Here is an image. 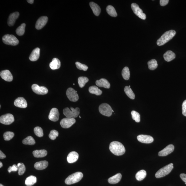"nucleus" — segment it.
<instances>
[{"instance_id":"nucleus-1","label":"nucleus","mask_w":186,"mask_h":186,"mask_svg":"<svg viewBox=\"0 0 186 186\" xmlns=\"http://www.w3.org/2000/svg\"><path fill=\"white\" fill-rule=\"evenodd\" d=\"M109 149L111 153L116 155H123L125 153L126 149L121 143L118 141H113L110 144Z\"/></svg>"},{"instance_id":"nucleus-2","label":"nucleus","mask_w":186,"mask_h":186,"mask_svg":"<svg viewBox=\"0 0 186 186\" xmlns=\"http://www.w3.org/2000/svg\"><path fill=\"white\" fill-rule=\"evenodd\" d=\"M176 32L174 30H172L166 31L161 36L157 41V45L158 46L163 45L170 40L172 39L176 34Z\"/></svg>"},{"instance_id":"nucleus-3","label":"nucleus","mask_w":186,"mask_h":186,"mask_svg":"<svg viewBox=\"0 0 186 186\" xmlns=\"http://www.w3.org/2000/svg\"><path fill=\"white\" fill-rule=\"evenodd\" d=\"M83 177V174L81 172H77L69 175L65 179V183L67 185H71L79 182Z\"/></svg>"},{"instance_id":"nucleus-4","label":"nucleus","mask_w":186,"mask_h":186,"mask_svg":"<svg viewBox=\"0 0 186 186\" xmlns=\"http://www.w3.org/2000/svg\"><path fill=\"white\" fill-rule=\"evenodd\" d=\"M80 110L79 108L75 109L70 107V109L66 108L63 110V113L68 118H77L80 114Z\"/></svg>"},{"instance_id":"nucleus-5","label":"nucleus","mask_w":186,"mask_h":186,"mask_svg":"<svg viewBox=\"0 0 186 186\" xmlns=\"http://www.w3.org/2000/svg\"><path fill=\"white\" fill-rule=\"evenodd\" d=\"M173 163H170L160 169L155 174L156 177L157 178H161L169 174L173 169Z\"/></svg>"},{"instance_id":"nucleus-6","label":"nucleus","mask_w":186,"mask_h":186,"mask_svg":"<svg viewBox=\"0 0 186 186\" xmlns=\"http://www.w3.org/2000/svg\"><path fill=\"white\" fill-rule=\"evenodd\" d=\"M3 43L6 45L16 46L19 44L18 40L13 35L7 34L2 38Z\"/></svg>"},{"instance_id":"nucleus-7","label":"nucleus","mask_w":186,"mask_h":186,"mask_svg":"<svg viewBox=\"0 0 186 186\" xmlns=\"http://www.w3.org/2000/svg\"><path fill=\"white\" fill-rule=\"evenodd\" d=\"M99 110L101 114L107 117L111 116L113 112L111 107L106 103L101 104L99 107Z\"/></svg>"},{"instance_id":"nucleus-8","label":"nucleus","mask_w":186,"mask_h":186,"mask_svg":"<svg viewBox=\"0 0 186 186\" xmlns=\"http://www.w3.org/2000/svg\"><path fill=\"white\" fill-rule=\"evenodd\" d=\"M131 7L133 11L136 15L143 20H145L146 18V16L145 13H143L142 10L140 8L138 4L133 3L131 5Z\"/></svg>"},{"instance_id":"nucleus-9","label":"nucleus","mask_w":186,"mask_h":186,"mask_svg":"<svg viewBox=\"0 0 186 186\" xmlns=\"http://www.w3.org/2000/svg\"><path fill=\"white\" fill-rule=\"evenodd\" d=\"M66 95L69 100L72 102H76L79 99L77 91L73 88H70L67 90Z\"/></svg>"},{"instance_id":"nucleus-10","label":"nucleus","mask_w":186,"mask_h":186,"mask_svg":"<svg viewBox=\"0 0 186 186\" xmlns=\"http://www.w3.org/2000/svg\"><path fill=\"white\" fill-rule=\"evenodd\" d=\"M14 116L10 113L2 115L0 117L1 123L5 125L11 124L14 122Z\"/></svg>"},{"instance_id":"nucleus-11","label":"nucleus","mask_w":186,"mask_h":186,"mask_svg":"<svg viewBox=\"0 0 186 186\" xmlns=\"http://www.w3.org/2000/svg\"><path fill=\"white\" fill-rule=\"evenodd\" d=\"M33 91L36 94L39 95L47 94L48 91L47 88L43 86H39L37 84H33L31 86Z\"/></svg>"},{"instance_id":"nucleus-12","label":"nucleus","mask_w":186,"mask_h":186,"mask_svg":"<svg viewBox=\"0 0 186 186\" xmlns=\"http://www.w3.org/2000/svg\"><path fill=\"white\" fill-rule=\"evenodd\" d=\"M76 120L75 118H63L60 122L61 126L63 128H70L73 124L75 123Z\"/></svg>"},{"instance_id":"nucleus-13","label":"nucleus","mask_w":186,"mask_h":186,"mask_svg":"<svg viewBox=\"0 0 186 186\" xmlns=\"http://www.w3.org/2000/svg\"><path fill=\"white\" fill-rule=\"evenodd\" d=\"M48 21V18L46 16H42L38 20L35 25L36 28L40 30L43 28L46 24Z\"/></svg>"},{"instance_id":"nucleus-14","label":"nucleus","mask_w":186,"mask_h":186,"mask_svg":"<svg viewBox=\"0 0 186 186\" xmlns=\"http://www.w3.org/2000/svg\"><path fill=\"white\" fill-rule=\"evenodd\" d=\"M137 138L139 142L144 143H150L154 141L153 137L147 135H139Z\"/></svg>"},{"instance_id":"nucleus-15","label":"nucleus","mask_w":186,"mask_h":186,"mask_svg":"<svg viewBox=\"0 0 186 186\" xmlns=\"http://www.w3.org/2000/svg\"><path fill=\"white\" fill-rule=\"evenodd\" d=\"M59 113L58 110L56 108H52L48 116L49 119L52 121L56 122L58 121L59 119Z\"/></svg>"},{"instance_id":"nucleus-16","label":"nucleus","mask_w":186,"mask_h":186,"mask_svg":"<svg viewBox=\"0 0 186 186\" xmlns=\"http://www.w3.org/2000/svg\"><path fill=\"white\" fill-rule=\"evenodd\" d=\"M174 146L172 145H169L162 150L158 153V155L160 156H166L174 151Z\"/></svg>"},{"instance_id":"nucleus-17","label":"nucleus","mask_w":186,"mask_h":186,"mask_svg":"<svg viewBox=\"0 0 186 186\" xmlns=\"http://www.w3.org/2000/svg\"><path fill=\"white\" fill-rule=\"evenodd\" d=\"M0 76L2 79L6 81L11 82L13 80V76L11 73L8 70L1 71Z\"/></svg>"},{"instance_id":"nucleus-18","label":"nucleus","mask_w":186,"mask_h":186,"mask_svg":"<svg viewBox=\"0 0 186 186\" xmlns=\"http://www.w3.org/2000/svg\"><path fill=\"white\" fill-rule=\"evenodd\" d=\"M15 106L20 108H26L27 106V101L23 97H19L14 101V103Z\"/></svg>"},{"instance_id":"nucleus-19","label":"nucleus","mask_w":186,"mask_h":186,"mask_svg":"<svg viewBox=\"0 0 186 186\" xmlns=\"http://www.w3.org/2000/svg\"><path fill=\"white\" fill-rule=\"evenodd\" d=\"M20 16L18 12H14L10 15L8 20V24L9 26H13L15 23L16 20Z\"/></svg>"},{"instance_id":"nucleus-20","label":"nucleus","mask_w":186,"mask_h":186,"mask_svg":"<svg viewBox=\"0 0 186 186\" xmlns=\"http://www.w3.org/2000/svg\"><path fill=\"white\" fill-rule=\"evenodd\" d=\"M79 158V155L75 151L70 153L67 157V160L69 163H73L77 161Z\"/></svg>"},{"instance_id":"nucleus-21","label":"nucleus","mask_w":186,"mask_h":186,"mask_svg":"<svg viewBox=\"0 0 186 186\" xmlns=\"http://www.w3.org/2000/svg\"><path fill=\"white\" fill-rule=\"evenodd\" d=\"M40 49L39 48L35 49L32 52L30 56L29 57V60L32 62H35L39 60L40 56Z\"/></svg>"},{"instance_id":"nucleus-22","label":"nucleus","mask_w":186,"mask_h":186,"mask_svg":"<svg viewBox=\"0 0 186 186\" xmlns=\"http://www.w3.org/2000/svg\"><path fill=\"white\" fill-rule=\"evenodd\" d=\"M97 86L100 87L109 89L110 86V84L108 80L104 78H102L99 80H97L96 82Z\"/></svg>"},{"instance_id":"nucleus-23","label":"nucleus","mask_w":186,"mask_h":186,"mask_svg":"<svg viewBox=\"0 0 186 186\" xmlns=\"http://www.w3.org/2000/svg\"><path fill=\"white\" fill-rule=\"evenodd\" d=\"M48 163L46 161H42L36 163L35 168L37 170H43L47 167Z\"/></svg>"},{"instance_id":"nucleus-24","label":"nucleus","mask_w":186,"mask_h":186,"mask_svg":"<svg viewBox=\"0 0 186 186\" xmlns=\"http://www.w3.org/2000/svg\"><path fill=\"white\" fill-rule=\"evenodd\" d=\"M175 57L176 56L174 53L171 50L167 51L163 55L164 60L167 62H171L174 60Z\"/></svg>"},{"instance_id":"nucleus-25","label":"nucleus","mask_w":186,"mask_h":186,"mask_svg":"<svg viewBox=\"0 0 186 186\" xmlns=\"http://www.w3.org/2000/svg\"><path fill=\"white\" fill-rule=\"evenodd\" d=\"M122 178V175L119 173L114 176L110 177L108 179V182L111 184H117L121 180Z\"/></svg>"},{"instance_id":"nucleus-26","label":"nucleus","mask_w":186,"mask_h":186,"mask_svg":"<svg viewBox=\"0 0 186 186\" xmlns=\"http://www.w3.org/2000/svg\"><path fill=\"white\" fill-rule=\"evenodd\" d=\"M89 5L95 15L99 16L101 12V9L99 6L93 2H90Z\"/></svg>"},{"instance_id":"nucleus-27","label":"nucleus","mask_w":186,"mask_h":186,"mask_svg":"<svg viewBox=\"0 0 186 186\" xmlns=\"http://www.w3.org/2000/svg\"><path fill=\"white\" fill-rule=\"evenodd\" d=\"M61 66L60 61L57 58L53 59L52 62L49 64L51 69L52 70L57 69L60 68Z\"/></svg>"},{"instance_id":"nucleus-28","label":"nucleus","mask_w":186,"mask_h":186,"mask_svg":"<svg viewBox=\"0 0 186 186\" xmlns=\"http://www.w3.org/2000/svg\"><path fill=\"white\" fill-rule=\"evenodd\" d=\"M47 154V152L45 150H36L33 152L34 156L37 158L45 157Z\"/></svg>"},{"instance_id":"nucleus-29","label":"nucleus","mask_w":186,"mask_h":186,"mask_svg":"<svg viewBox=\"0 0 186 186\" xmlns=\"http://www.w3.org/2000/svg\"><path fill=\"white\" fill-rule=\"evenodd\" d=\"M89 91L91 94H95L97 96H100L102 94V92L96 86H90L89 89Z\"/></svg>"},{"instance_id":"nucleus-30","label":"nucleus","mask_w":186,"mask_h":186,"mask_svg":"<svg viewBox=\"0 0 186 186\" xmlns=\"http://www.w3.org/2000/svg\"><path fill=\"white\" fill-rule=\"evenodd\" d=\"M37 182V178L31 175L27 177L25 180V185L27 186H31L34 185Z\"/></svg>"},{"instance_id":"nucleus-31","label":"nucleus","mask_w":186,"mask_h":186,"mask_svg":"<svg viewBox=\"0 0 186 186\" xmlns=\"http://www.w3.org/2000/svg\"><path fill=\"white\" fill-rule=\"evenodd\" d=\"M147 175V172L145 170H141L138 171L136 175V179L137 180L141 181L145 178Z\"/></svg>"},{"instance_id":"nucleus-32","label":"nucleus","mask_w":186,"mask_h":186,"mask_svg":"<svg viewBox=\"0 0 186 186\" xmlns=\"http://www.w3.org/2000/svg\"><path fill=\"white\" fill-rule=\"evenodd\" d=\"M124 91L129 98L132 99H135V94L132 89L129 86H126L124 88Z\"/></svg>"},{"instance_id":"nucleus-33","label":"nucleus","mask_w":186,"mask_h":186,"mask_svg":"<svg viewBox=\"0 0 186 186\" xmlns=\"http://www.w3.org/2000/svg\"><path fill=\"white\" fill-rule=\"evenodd\" d=\"M106 11L109 15L113 17H116L117 16V14L115 8L113 6L109 5L106 8Z\"/></svg>"},{"instance_id":"nucleus-34","label":"nucleus","mask_w":186,"mask_h":186,"mask_svg":"<svg viewBox=\"0 0 186 186\" xmlns=\"http://www.w3.org/2000/svg\"><path fill=\"white\" fill-rule=\"evenodd\" d=\"M122 75L124 79L126 80H128L130 77L129 69L127 67H126L122 70Z\"/></svg>"},{"instance_id":"nucleus-35","label":"nucleus","mask_w":186,"mask_h":186,"mask_svg":"<svg viewBox=\"0 0 186 186\" xmlns=\"http://www.w3.org/2000/svg\"><path fill=\"white\" fill-rule=\"evenodd\" d=\"M147 64L149 69L151 70L155 69L158 66L157 61L154 59L149 61L147 62Z\"/></svg>"},{"instance_id":"nucleus-36","label":"nucleus","mask_w":186,"mask_h":186,"mask_svg":"<svg viewBox=\"0 0 186 186\" xmlns=\"http://www.w3.org/2000/svg\"><path fill=\"white\" fill-rule=\"evenodd\" d=\"M88 81V78L85 77H80L78 79V84L80 87L81 88L84 87Z\"/></svg>"},{"instance_id":"nucleus-37","label":"nucleus","mask_w":186,"mask_h":186,"mask_svg":"<svg viewBox=\"0 0 186 186\" xmlns=\"http://www.w3.org/2000/svg\"><path fill=\"white\" fill-rule=\"evenodd\" d=\"M23 143L25 145H33L35 144L34 139L31 136H28L23 141Z\"/></svg>"},{"instance_id":"nucleus-38","label":"nucleus","mask_w":186,"mask_h":186,"mask_svg":"<svg viewBox=\"0 0 186 186\" xmlns=\"http://www.w3.org/2000/svg\"><path fill=\"white\" fill-rule=\"evenodd\" d=\"M26 24L23 23L20 26L18 27L16 30V33L18 36H22L24 34Z\"/></svg>"},{"instance_id":"nucleus-39","label":"nucleus","mask_w":186,"mask_h":186,"mask_svg":"<svg viewBox=\"0 0 186 186\" xmlns=\"http://www.w3.org/2000/svg\"><path fill=\"white\" fill-rule=\"evenodd\" d=\"M18 167V174L19 175H21L24 174L26 171V167L25 165L22 163H20L17 164Z\"/></svg>"},{"instance_id":"nucleus-40","label":"nucleus","mask_w":186,"mask_h":186,"mask_svg":"<svg viewBox=\"0 0 186 186\" xmlns=\"http://www.w3.org/2000/svg\"><path fill=\"white\" fill-rule=\"evenodd\" d=\"M34 132L36 136L38 137H41L44 136L43 130L39 126H37L34 129Z\"/></svg>"},{"instance_id":"nucleus-41","label":"nucleus","mask_w":186,"mask_h":186,"mask_svg":"<svg viewBox=\"0 0 186 186\" xmlns=\"http://www.w3.org/2000/svg\"><path fill=\"white\" fill-rule=\"evenodd\" d=\"M132 119L137 122H139L140 121V115L138 112L132 111L131 112Z\"/></svg>"},{"instance_id":"nucleus-42","label":"nucleus","mask_w":186,"mask_h":186,"mask_svg":"<svg viewBox=\"0 0 186 186\" xmlns=\"http://www.w3.org/2000/svg\"><path fill=\"white\" fill-rule=\"evenodd\" d=\"M14 134L13 132H7L4 133L3 137L5 141H9L13 138Z\"/></svg>"},{"instance_id":"nucleus-43","label":"nucleus","mask_w":186,"mask_h":186,"mask_svg":"<svg viewBox=\"0 0 186 186\" xmlns=\"http://www.w3.org/2000/svg\"><path fill=\"white\" fill-rule=\"evenodd\" d=\"M76 65L77 68L80 70H83L84 71H86L87 70L88 68L87 65L82 64V63L79 62H76Z\"/></svg>"},{"instance_id":"nucleus-44","label":"nucleus","mask_w":186,"mask_h":186,"mask_svg":"<svg viewBox=\"0 0 186 186\" xmlns=\"http://www.w3.org/2000/svg\"><path fill=\"white\" fill-rule=\"evenodd\" d=\"M59 133L57 130H53L51 131L49 137L52 140H54L58 137Z\"/></svg>"},{"instance_id":"nucleus-45","label":"nucleus","mask_w":186,"mask_h":186,"mask_svg":"<svg viewBox=\"0 0 186 186\" xmlns=\"http://www.w3.org/2000/svg\"><path fill=\"white\" fill-rule=\"evenodd\" d=\"M18 170L17 166L16 164H14L12 166H10L8 168V172L10 173L11 172H15Z\"/></svg>"},{"instance_id":"nucleus-46","label":"nucleus","mask_w":186,"mask_h":186,"mask_svg":"<svg viewBox=\"0 0 186 186\" xmlns=\"http://www.w3.org/2000/svg\"><path fill=\"white\" fill-rule=\"evenodd\" d=\"M182 111L183 115L186 117V100L182 103Z\"/></svg>"},{"instance_id":"nucleus-47","label":"nucleus","mask_w":186,"mask_h":186,"mask_svg":"<svg viewBox=\"0 0 186 186\" xmlns=\"http://www.w3.org/2000/svg\"><path fill=\"white\" fill-rule=\"evenodd\" d=\"M169 0H160V5L162 6H165L169 3Z\"/></svg>"},{"instance_id":"nucleus-48","label":"nucleus","mask_w":186,"mask_h":186,"mask_svg":"<svg viewBox=\"0 0 186 186\" xmlns=\"http://www.w3.org/2000/svg\"><path fill=\"white\" fill-rule=\"evenodd\" d=\"M180 177L182 180L185 183L186 185V174L184 173H182L180 175Z\"/></svg>"},{"instance_id":"nucleus-49","label":"nucleus","mask_w":186,"mask_h":186,"mask_svg":"<svg viewBox=\"0 0 186 186\" xmlns=\"http://www.w3.org/2000/svg\"><path fill=\"white\" fill-rule=\"evenodd\" d=\"M6 157V156L5 154L1 150L0 151V158H1V159H4V158H5Z\"/></svg>"},{"instance_id":"nucleus-50","label":"nucleus","mask_w":186,"mask_h":186,"mask_svg":"<svg viewBox=\"0 0 186 186\" xmlns=\"http://www.w3.org/2000/svg\"><path fill=\"white\" fill-rule=\"evenodd\" d=\"M27 1L29 3L32 4L33 3L34 1L33 0H27Z\"/></svg>"},{"instance_id":"nucleus-51","label":"nucleus","mask_w":186,"mask_h":186,"mask_svg":"<svg viewBox=\"0 0 186 186\" xmlns=\"http://www.w3.org/2000/svg\"><path fill=\"white\" fill-rule=\"evenodd\" d=\"M3 166V164L1 162H0V168H1Z\"/></svg>"},{"instance_id":"nucleus-52","label":"nucleus","mask_w":186,"mask_h":186,"mask_svg":"<svg viewBox=\"0 0 186 186\" xmlns=\"http://www.w3.org/2000/svg\"><path fill=\"white\" fill-rule=\"evenodd\" d=\"M0 186H4L3 185L1 184H0Z\"/></svg>"},{"instance_id":"nucleus-53","label":"nucleus","mask_w":186,"mask_h":186,"mask_svg":"<svg viewBox=\"0 0 186 186\" xmlns=\"http://www.w3.org/2000/svg\"><path fill=\"white\" fill-rule=\"evenodd\" d=\"M79 117H80V118H81V117H80V116H79Z\"/></svg>"},{"instance_id":"nucleus-54","label":"nucleus","mask_w":186,"mask_h":186,"mask_svg":"<svg viewBox=\"0 0 186 186\" xmlns=\"http://www.w3.org/2000/svg\"><path fill=\"white\" fill-rule=\"evenodd\" d=\"M129 86V87H130V86Z\"/></svg>"},{"instance_id":"nucleus-55","label":"nucleus","mask_w":186,"mask_h":186,"mask_svg":"<svg viewBox=\"0 0 186 186\" xmlns=\"http://www.w3.org/2000/svg\"><path fill=\"white\" fill-rule=\"evenodd\" d=\"M73 84L74 85H75V84Z\"/></svg>"}]
</instances>
